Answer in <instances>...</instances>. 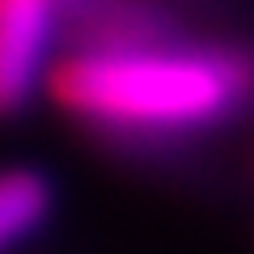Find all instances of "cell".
I'll return each instance as SVG.
<instances>
[{
  "instance_id": "6da1fadb",
  "label": "cell",
  "mask_w": 254,
  "mask_h": 254,
  "mask_svg": "<svg viewBox=\"0 0 254 254\" xmlns=\"http://www.w3.org/2000/svg\"><path fill=\"white\" fill-rule=\"evenodd\" d=\"M254 89V64L212 47L115 43L55 64L51 93L68 115L115 131H195L229 119Z\"/></svg>"
},
{
  "instance_id": "7a4b0ae2",
  "label": "cell",
  "mask_w": 254,
  "mask_h": 254,
  "mask_svg": "<svg viewBox=\"0 0 254 254\" xmlns=\"http://www.w3.org/2000/svg\"><path fill=\"white\" fill-rule=\"evenodd\" d=\"M55 30V0H0V115L30 102Z\"/></svg>"
},
{
  "instance_id": "3957f363",
  "label": "cell",
  "mask_w": 254,
  "mask_h": 254,
  "mask_svg": "<svg viewBox=\"0 0 254 254\" xmlns=\"http://www.w3.org/2000/svg\"><path fill=\"white\" fill-rule=\"evenodd\" d=\"M51 212V187L34 170H0V254L21 246Z\"/></svg>"
}]
</instances>
